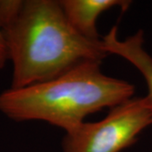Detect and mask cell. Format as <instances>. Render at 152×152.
<instances>
[{
    "instance_id": "2",
    "label": "cell",
    "mask_w": 152,
    "mask_h": 152,
    "mask_svg": "<svg viewBox=\"0 0 152 152\" xmlns=\"http://www.w3.org/2000/svg\"><path fill=\"white\" fill-rule=\"evenodd\" d=\"M87 62L47 81L0 93V113L16 122L43 121L69 132L89 115L134 97V86Z\"/></svg>"
},
{
    "instance_id": "5",
    "label": "cell",
    "mask_w": 152,
    "mask_h": 152,
    "mask_svg": "<svg viewBox=\"0 0 152 152\" xmlns=\"http://www.w3.org/2000/svg\"><path fill=\"white\" fill-rule=\"evenodd\" d=\"M104 46L109 54H114L129 61L144 77L148 92L145 96L152 113V57L144 47L143 31L121 40L118 31L113 30L104 37Z\"/></svg>"
},
{
    "instance_id": "3",
    "label": "cell",
    "mask_w": 152,
    "mask_h": 152,
    "mask_svg": "<svg viewBox=\"0 0 152 152\" xmlns=\"http://www.w3.org/2000/svg\"><path fill=\"white\" fill-rule=\"evenodd\" d=\"M151 124L152 113L145 98L132 97L110 109L101 121L85 122L67 132L62 152H121Z\"/></svg>"
},
{
    "instance_id": "4",
    "label": "cell",
    "mask_w": 152,
    "mask_h": 152,
    "mask_svg": "<svg viewBox=\"0 0 152 152\" xmlns=\"http://www.w3.org/2000/svg\"><path fill=\"white\" fill-rule=\"evenodd\" d=\"M59 2L67 20L76 32L96 42L102 40L96 28L99 16L115 7L126 10L131 3L124 0H61Z\"/></svg>"
},
{
    "instance_id": "1",
    "label": "cell",
    "mask_w": 152,
    "mask_h": 152,
    "mask_svg": "<svg viewBox=\"0 0 152 152\" xmlns=\"http://www.w3.org/2000/svg\"><path fill=\"white\" fill-rule=\"evenodd\" d=\"M0 30L13 67L10 88L52 80L109 54L76 32L56 0H0Z\"/></svg>"
},
{
    "instance_id": "6",
    "label": "cell",
    "mask_w": 152,
    "mask_h": 152,
    "mask_svg": "<svg viewBox=\"0 0 152 152\" xmlns=\"http://www.w3.org/2000/svg\"><path fill=\"white\" fill-rule=\"evenodd\" d=\"M8 61H9V55H8L5 40L2 33V31L0 30V69L4 68Z\"/></svg>"
}]
</instances>
